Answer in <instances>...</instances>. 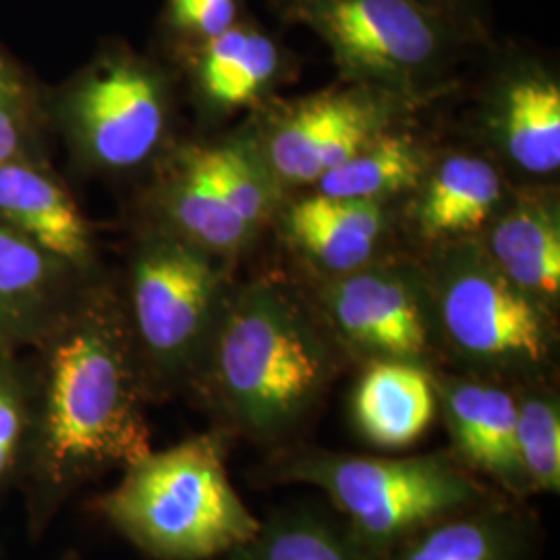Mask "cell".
<instances>
[{
	"label": "cell",
	"instance_id": "44dd1931",
	"mask_svg": "<svg viewBox=\"0 0 560 560\" xmlns=\"http://www.w3.org/2000/svg\"><path fill=\"white\" fill-rule=\"evenodd\" d=\"M217 560H374L339 513L318 504H291Z\"/></svg>",
	"mask_w": 560,
	"mask_h": 560
},
{
	"label": "cell",
	"instance_id": "f546056e",
	"mask_svg": "<svg viewBox=\"0 0 560 560\" xmlns=\"http://www.w3.org/2000/svg\"><path fill=\"white\" fill-rule=\"evenodd\" d=\"M2 351H15V349H11L4 340L0 339V353H2Z\"/></svg>",
	"mask_w": 560,
	"mask_h": 560
},
{
	"label": "cell",
	"instance_id": "83f0119b",
	"mask_svg": "<svg viewBox=\"0 0 560 560\" xmlns=\"http://www.w3.org/2000/svg\"><path fill=\"white\" fill-rule=\"evenodd\" d=\"M423 2H428L430 7L439 9L444 15H448L453 20V15L467 11L476 0H423Z\"/></svg>",
	"mask_w": 560,
	"mask_h": 560
},
{
	"label": "cell",
	"instance_id": "7a4b0ae2",
	"mask_svg": "<svg viewBox=\"0 0 560 560\" xmlns=\"http://www.w3.org/2000/svg\"><path fill=\"white\" fill-rule=\"evenodd\" d=\"M347 355L316 307L277 282L226 293L187 395L235 441L300 442Z\"/></svg>",
	"mask_w": 560,
	"mask_h": 560
},
{
	"label": "cell",
	"instance_id": "6da1fadb",
	"mask_svg": "<svg viewBox=\"0 0 560 560\" xmlns=\"http://www.w3.org/2000/svg\"><path fill=\"white\" fill-rule=\"evenodd\" d=\"M32 434L20 490L40 540L83 486L152 451L150 402L120 293L92 280L34 347Z\"/></svg>",
	"mask_w": 560,
	"mask_h": 560
},
{
	"label": "cell",
	"instance_id": "ba28073f",
	"mask_svg": "<svg viewBox=\"0 0 560 560\" xmlns=\"http://www.w3.org/2000/svg\"><path fill=\"white\" fill-rule=\"evenodd\" d=\"M291 23L310 27L349 80L411 90L451 57L457 27L423 0H275Z\"/></svg>",
	"mask_w": 560,
	"mask_h": 560
},
{
	"label": "cell",
	"instance_id": "2e32d148",
	"mask_svg": "<svg viewBox=\"0 0 560 560\" xmlns=\"http://www.w3.org/2000/svg\"><path fill=\"white\" fill-rule=\"evenodd\" d=\"M351 418L361 439L376 448L402 451L416 444L439 418L434 372L402 361L365 363Z\"/></svg>",
	"mask_w": 560,
	"mask_h": 560
},
{
	"label": "cell",
	"instance_id": "d6986e66",
	"mask_svg": "<svg viewBox=\"0 0 560 560\" xmlns=\"http://www.w3.org/2000/svg\"><path fill=\"white\" fill-rule=\"evenodd\" d=\"M497 133L506 156L532 175H550L560 166V90L536 69L515 73L502 88Z\"/></svg>",
	"mask_w": 560,
	"mask_h": 560
},
{
	"label": "cell",
	"instance_id": "603a6c76",
	"mask_svg": "<svg viewBox=\"0 0 560 560\" xmlns=\"http://www.w3.org/2000/svg\"><path fill=\"white\" fill-rule=\"evenodd\" d=\"M425 175V156L407 138L378 136L351 159L326 171L318 194L345 200L381 201L420 183Z\"/></svg>",
	"mask_w": 560,
	"mask_h": 560
},
{
	"label": "cell",
	"instance_id": "ac0fdd59",
	"mask_svg": "<svg viewBox=\"0 0 560 560\" xmlns=\"http://www.w3.org/2000/svg\"><path fill=\"white\" fill-rule=\"evenodd\" d=\"M490 260L523 293L552 312L560 295L559 210L541 198H523L494 224Z\"/></svg>",
	"mask_w": 560,
	"mask_h": 560
},
{
	"label": "cell",
	"instance_id": "9a60e30c",
	"mask_svg": "<svg viewBox=\"0 0 560 560\" xmlns=\"http://www.w3.org/2000/svg\"><path fill=\"white\" fill-rule=\"evenodd\" d=\"M540 548L534 509L501 494L430 523L382 560H540Z\"/></svg>",
	"mask_w": 560,
	"mask_h": 560
},
{
	"label": "cell",
	"instance_id": "cb8c5ba5",
	"mask_svg": "<svg viewBox=\"0 0 560 560\" xmlns=\"http://www.w3.org/2000/svg\"><path fill=\"white\" fill-rule=\"evenodd\" d=\"M541 378L513 384L517 451L532 497L560 492L559 393Z\"/></svg>",
	"mask_w": 560,
	"mask_h": 560
},
{
	"label": "cell",
	"instance_id": "484cf974",
	"mask_svg": "<svg viewBox=\"0 0 560 560\" xmlns=\"http://www.w3.org/2000/svg\"><path fill=\"white\" fill-rule=\"evenodd\" d=\"M32 434V368L18 351L0 353V499L20 488Z\"/></svg>",
	"mask_w": 560,
	"mask_h": 560
},
{
	"label": "cell",
	"instance_id": "d4e9b609",
	"mask_svg": "<svg viewBox=\"0 0 560 560\" xmlns=\"http://www.w3.org/2000/svg\"><path fill=\"white\" fill-rule=\"evenodd\" d=\"M46 104L27 71L0 46V164L44 156Z\"/></svg>",
	"mask_w": 560,
	"mask_h": 560
},
{
	"label": "cell",
	"instance_id": "7402d4cb",
	"mask_svg": "<svg viewBox=\"0 0 560 560\" xmlns=\"http://www.w3.org/2000/svg\"><path fill=\"white\" fill-rule=\"evenodd\" d=\"M501 198V177L490 162L455 154L428 180L418 201V226L430 240L474 233L490 221Z\"/></svg>",
	"mask_w": 560,
	"mask_h": 560
},
{
	"label": "cell",
	"instance_id": "30bf717a",
	"mask_svg": "<svg viewBox=\"0 0 560 560\" xmlns=\"http://www.w3.org/2000/svg\"><path fill=\"white\" fill-rule=\"evenodd\" d=\"M439 416L448 451L471 474L501 494L527 501L529 488L517 451V407L513 386L481 376H441L434 372Z\"/></svg>",
	"mask_w": 560,
	"mask_h": 560
},
{
	"label": "cell",
	"instance_id": "f1b7e54d",
	"mask_svg": "<svg viewBox=\"0 0 560 560\" xmlns=\"http://www.w3.org/2000/svg\"><path fill=\"white\" fill-rule=\"evenodd\" d=\"M59 560H83L78 552H65Z\"/></svg>",
	"mask_w": 560,
	"mask_h": 560
},
{
	"label": "cell",
	"instance_id": "3957f363",
	"mask_svg": "<svg viewBox=\"0 0 560 560\" xmlns=\"http://www.w3.org/2000/svg\"><path fill=\"white\" fill-rule=\"evenodd\" d=\"M235 439L210 428L127 465L90 509L154 560H217L254 536L260 517L231 483Z\"/></svg>",
	"mask_w": 560,
	"mask_h": 560
},
{
	"label": "cell",
	"instance_id": "52a82bcc",
	"mask_svg": "<svg viewBox=\"0 0 560 560\" xmlns=\"http://www.w3.org/2000/svg\"><path fill=\"white\" fill-rule=\"evenodd\" d=\"M171 85L161 67L110 44L46 102L81 166L127 173L154 161L171 129Z\"/></svg>",
	"mask_w": 560,
	"mask_h": 560
},
{
	"label": "cell",
	"instance_id": "4fadbf2b",
	"mask_svg": "<svg viewBox=\"0 0 560 560\" xmlns=\"http://www.w3.org/2000/svg\"><path fill=\"white\" fill-rule=\"evenodd\" d=\"M0 224L94 277V237L80 206L46 159L0 164Z\"/></svg>",
	"mask_w": 560,
	"mask_h": 560
},
{
	"label": "cell",
	"instance_id": "277c9868",
	"mask_svg": "<svg viewBox=\"0 0 560 560\" xmlns=\"http://www.w3.org/2000/svg\"><path fill=\"white\" fill-rule=\"evenodd\" d=\"M258 480L320 490L374 560L384 559L430 523L501 497L448 448L374 457L300 441L270 451Z\"/></svg>",
	"mask_w": 560,
	"mask_h": 560
},
{
	"label": "cell",
	"instance_id": "5b68a950",
	"mask_svg": "<svg viewBox=\"0 0 560 560\" xmlns=\"http://www.w3.org/2000/svg\"><path fill=\"white\" fill-rule=\"evenodd\" d=\"M219 258L156 224L136 245L120 301L150 402L187 390L229 293Z\"/></svg>",
	"mask_w": 560,
	"mask_h": 560
},
{
	"label": "cell",
	"instance_id": "9c48e42d",
	"mask_svg": "<svg viewBox=\"0 0 560 560\" xmlns=\"http://www.w3.org/2000/svg\"><path fill=\"white\" fill-rule=\"evenodd\" d=\"M347 358L402 361L430 372L439 358L425 282L413 272L368 264L328 277L312 303Z\"/></svg>",
	"mask_w": 560,
	"mask_h": 560
},
{
	"label": "cell",
	"instance_id": "e0dca14e",
	"mask_svg": "<svg viewBox=\"0 0 560 560\" xmlns=\"http://www.w3.org/2000/svg\"><path fill=\"white\" fill-rule=\"evenodd\" d=\"M291 241L330 277L372 264L381 241V201L345 200L316 194L298 201L287 214Z\"/></svg>",
	"mask_w": 560,
	"mask_h": 560
},
{
	"label": "cell",
	"instance_id": "8992f818",
	"mask_svg": "<svg viewBox=\"0 0 560 560\" xmlns=\"http://www.w3.org/2000/svg\"><path fill=\"white\" fill-rule=\"evenodd\" d=\"M425 282L439 353L471 376L541 378L557 347L552 312L506 279L490 256H451Z\"/></svg>",
	"mask_w": 560,
	"mask_h": 560
},
{
	"label": "cell",
	"instance_id": "7c38bea8",
	"mask_svg": "<svg viewBox=\"0 0 560 560\" xmlns=\"http://www.w3.org/2000/svg\"><path fill=\"white\" fill-rule=\"evenodd\" d=\"M92 280L0 224V339L34 349Z\"/></svg>",
	"mask_w": 560,
	"mask_h": 560
},
{
	"label": "cell",
	"instance_id": "8fae6325",
	"mask_svg": "<svg viewBox=\"0 0 560 560\" xmlns=\"http://www.w3.org/2000/svg\"><path fill=\"white\" fill-rule=\"evenodd\" d=\"M152 212L156 226L219 256L254 235L231 200L221 145H187L164 162L152 189Z\"/></svg>",
	"mask_w": 560,
	"mask_h": 560
},
{
	"label": "cell",
	"instance_id": "ffe728a7",
	"mask_svg": "<svg viewBox=\"0 0 560 560\" xmlns=\"http://www.w3.org/2000/svg\"><path fill=\"white\" fill-rule=\"evenodd\" d=\"M201 94L217 106H240L266 90L282 67L279 44L252 21L241 20L189 52Z\"/></svg>",
	"mask_w": 560,
	"mask_h": 560
},
{
	"label": "cell",
	"instance_id": "5bb4252c",
	"mask_svg": "<svg viewBox=\"0 0 560 560\" xmlns=\"http://www.w3.org/2000/svg\"><path fill=\"white\" fill-rule=\"evenodd\" d=\"M374 108L351 96H318L289 110L266 143V164L289 183H316L381 136Z\"/></svg>",
	"mask_w": 560,
	"mask_h": 560
},
{
	"label": "cell",
	"instance_id": "4316f807",
	"mask_svg": "<svg viewBox=\"0 0 560 560\" xmlns=\"http://www.w3.org/2000/svg\"><path fill=\"white\" fill-rule=\"evenodd\" d=\"M241 20L243 0H166L162 27L180 50L191 52Z\"/></svg>",
	"mask_w": 560,
	"mask_h": 560
}]
</instances>
